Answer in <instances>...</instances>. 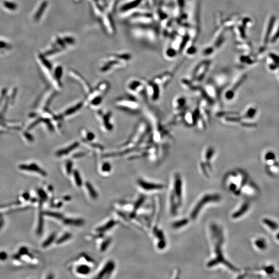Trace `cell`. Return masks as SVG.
<instances>
[{"label": "cell", "instance_id": "obj_1", "mask_svg": "<svg viewBox=\"0 0 279 279\" xmlns=\"http://www.w3.org/2000/svg\"><path fill=\"white\" fill-rule=\"evenodd\" d=\"M209 237L210 246V256L207 261V268H213L219 265L235 270L236 268L229 263L223 253L224 235L223 230L216 223H211L209 227Z\"/></svg>", "mask_w": 279, "mask_h": 279}, {"label": "cell", "instance_id": "obj_2", "mask_svg": "<svg viewBox=\"0 0 279 279\" xmlns=\"http://www.w3.org/2000/svg\"><path fill=\"white\" fill-rule=\"evenodd\" d=\"M183 180L181 174H173L168 198L169 213L172 216H177L183 206L184 200Z\"/></svg>", "mask_w": 279, "mask_h": 279}, {"label": "cell", "instance_id": "obj_3", "mask_svg": "<svg viewBox=\"0 0 279 279\" xmlns=\"http://www.w3.org/2000/svg\"><path fill=\"white\" fill-rule=\"evenodd\" d=\"M151 132V126L149 122L145 120H141L136 125L134 130L127 141L123 145L124 154L134 152L145 141Z\"/></svg>", "mask_w": 279, "mask_h": 279}, {"label": "cell", "instance_id": "obj_4", "mask_svg": "<svg viewBox=\"0 0 279 279\" xmlns=\"http://www.w3.org/2000/svg\"><path fill=\"white\" fill-rule=\"evenodd\" d=\"M221 196L215 192H208L203 194L196 202L191 209L189 215L186 217L190 223L198 219L203 210L208 205L218 203L221 200Z\"/></svg>", "mask_w": 279, "mask_h": 279}, {"label": "cell", "instance_id": "obj_5", "mask_svg": "<svg viewBox=\"0 0 279 279\" xmlns=\"http://www.w3.org/2000/svg\"><path fill=\"white\" fill-rule=\"evenodd\" d=\"M216 152V148L212 145H207L202 151L198 167L202 175L207 179H209L213 174V162Z\"/></svg>", "mask_w": 279, "mask_h": 279}, {"label": "cell", "instance_id": "obj_6", "mask_svg": "<svg viewBox=\"0 0 279 279\" xmlns=\"http://www.w3.org/2000/svg\"><path fill=\"white\" fill-rule=\"evenodd\" d=\"M246 176L239 171H233L225 175L223 183L225 187L232 193L239 196L246 183Z\"/></svg>", "mask_w": 279, "mask_h": 279}, {"label": "cell", "instance_id": "obj_7", "mask_svg": "<svg viewBox=\"0 0 279 279\" xmlns=\"http://www.w3.org/2000/svg\"><path fill=\"white\" fill-rule=\"evenodd\" d=\"M118 105L121 109L132 114H138L141 111L139 102L133 96H125L118 100Z\"/></svg>", "mask_w": 279, "mask_h": 279}, {"label": "cell", "instance_id": "obj_8", "mask_svg": "<svg viewBox=\"0 0 279 279\" xmlns=\"http://www.w3.org/2000/svg\"><path fill=\"white\" fill-rule=\"evenodd\" d=\"M209 62H204L196 66L192 71L191 79L198 85H201L205 80L210 67Z\"/></svg>", "mask_w": 279, "mask_h": 279}, {"label": "cell", "instance_id": "obj_9", "mask_svg": "<svg viewBox=\"0 0 279 279\" xmlns=\"http://www.w3.org/2000/svg\"><path fill=\"white\" fill-rule=\"evenodd\" d=\"M137 184L140 188L147 193L159 192L165 188V186L163 183L143 178H139L137 180Z\"/></svg>", "mask_w": 279, "mask_h": 279}, {"label": "cell", "instance_id": "obj_10", "mask_svg": "<svg viewBox=\"0 0 279 279\" xmlns=\"http://www.w3.org/2000/svg\"><path fill=\"white\" fill-rule=\"evenodd\" d=\"M145 82L147 97L152 102H158L161 95V87L152 80L145 81Z\"/></svg>", "mask_w": 279, "mask_h": 279}, {"label": "cell", "instance_id": "obj_11", "mask_svg": "<svg viewBox=\"0 0 279 279\" xmlns=\"http://www.w3.org/2000/svg\"><path fill=\"white\" fill-rule=\"evenodd\" d=\"M127 89L131 93L135 95H146L145 81L139 79L131 80L128 83Z\"/></svg>", "mask_w": 279, "mask_h": 279}, {"label": "cell", "instance_id": "obj_12", "mask_svg": "<svg viewBox=\"0 0 279 279\" xmlns=\"http://www.w3.org/2000/svg\"><path fill=\"white\" fill-rule=\"evenodd\" d=\"M199 116L198 105L192 110L187 109L185 111L183 118V124L188 127H196V121Z\"/></svg>", "mask_w": 279, "mask_h": 279}, {"label": "cell", "instance_id": "obj_13", "mask_svg": "<svg viewBox=\"0 0 279 279\" xmlns=\"http://www.w3.org/2000/svg\"><path fill=\"white\" fill-rule=\"evenodd\" d=\"M188 99L183 95H178L173 100L172 109L174 114L183 112L188 108Z\"/></svg>", "mask_w": 279, "mask_h": 279}, {"label": "cell", "instance_id": "obj_14", "mask_svg": "<svg viewBox=\"0 0 279 279\" xmlns=\"http://www.w3.org/2000/svg\"><path fill=\"white\" fill-rule=\"evenodd\" d=\"M173 77V73L171 71H167L158 74L152 78V80L159 85L160 87H161L162 89H164L167 87L169 84L170 83Z\"/></svg>", "mask_w": 279, "mask_h": 279}, {"label": "cell", "instance_id": "obj_15", "mask_svg": "<svg viewBox=\"0 0 279 279\" xmlns=\"http://www.w3.org/2000/svg\"><path fill=\"white\" fill-rule=\"evenodd\" d=\"M115 268V264L113 261H109L107 262L105 266L103 267L102 270L99 272L97 278L101 279L104 277L105 275L110 274Z\"/></svg>", "mask_w": 279, "mask_h": 279}, {"label": "cell", "instance_id": "obj_16", "mask_svg": "<svg viewBox=\"0 0 279 279\" xmlns=\"http://www.w3.org/2000/svg\"><path fill=\"white\" fill-rule=\"evenodd\" d=\"M249 204L247 202H245L243 203V204L239 207L237 210H235L234 212H233L232 214V217L233 219H238L241 216H243L245 212H246L249 208Z\"/></svg>", "mask_w": 279, "mask_h": 279}, {"label": "cell", "instance_id": "obj_17", "mask_svg": "<svg viewBox=\"0 0 279 279\" xmlns=\"http://www.w3.org/2000/svg\"><path fill=\"white\" fill-rule=\"evenodd\" d=\"M20 168L24 170L34 171L35 172L40 174L42 176H46L47 175V173L45 172V171L40 169V167H38L36 165H35V164H32L29 165H22L20 167Z\"/></svg>", "mask_w": 279, "mask_h": 279}, {"label": "cell", "instance_id": "obj_18", "mask_svg": "<svg viewBox=\"0 0 279 279\" xmlns=\"http://www.w3.org/2000/svg\"><path fill=\"white\" fill-rule=\"evenodd\" d=\"M63 222L64 224L71 226L75 227H81L85 223L84 220L82 219H73V218H65L64 219Z\"/></svg>", "mask_w": 279, "mask_h": 279}, {"label": "cell", "instance_id": "obj_19", "mask_svg": "<svg viewBox=\"0 0 279 279\" xmlns=\"http://www.w3.org/2000/svg\"><path fill=\"white\" fill-rule=\"evenodd\" d=\"M116 224V221L114 220H111L103 226L99 227L98 228H97L96 230L97 232L102 233L103 232H107L108 230H110L113 227H114Z\"/></svg>", "mask_w": 279, "mask_h": 279}, {"label": "cell", "instance_id": "obj_20", "mask_svg": "<svg viewBox=\"0 0 279 279\" xmlns=\"http://www.w3.org/2000/svg\"><path fill=\"white\" fill-rule=\"evenodd\" d=\"M85 186L91 198H92V199H97L98 198V194L92 185L89 182H86L85 183Z\"/></svg>", "mask_w": 279, "mask_h": 279}, {"label": "cell", "instance_id": "obj_21", "mask_svg": "<svg viewBox=\"0 0 279 279\" xmlns=\"http://www.w3.org/2000/svg\"><path fill=\"white\" fill-rule=\"evenodd\" d=\"M76 271L82 275H86L91 272V268L86 265H81L77 268Z\"/></svg>", "mask_w": 279, "mask_h": 279}, {"label": "cell", "instance_id": "obj_22", "mask_svg": "<svg viewBox=\"0 0 279 279\" xmlns=\"http://www.w3.org/2000/svg\"><path fill=\"white\" fill-rule=\"evenodd\" d=\"M263 223L272 230H275L279 227V225L277 224V223L270 219H264L263 220Z\"/></svg>", "mask_w": 279, "mask_h": 279}, {"label": "cell", "instance_id": "obj_23", "mask_svg": "<svg viewBox=\"0 0 279 279\" xmlns=\"http://www.w3.org/2000/svg\"><path fill=\"white\" fill-rule=\"evenodd\" d=\"M275 20V18L273 17H272L271 19H270V21H269L267 31L266 34V36H265V44H266L268 42V39L269 38L270 34L271 33L272 30V28L274 27Z\"/></svg>", "mask_w": 279, "mask_h": 279}, {"label": "cell", "instance_id": "obj_24", "mask_svg": "<svg viewBox=\"0 0 279 279\" xmlns=\"http://www.w3.org/2000/svg\"><path fill=\"white\" fill-rule=\"evenodd\" d=\"M56 235L55 233L51 234L47 239H45V241H44L43 243H42V246L44 248L49 246L50 245H51L54 242L55 239L56 238Z\"/></svg>", "mask_w": 279, "mask_h": 279}, {"label": "cell", "instance_id": "obj_25", "mask_svg": "<svg viewBox=\"0 0 279 279\" xmlns=\"http://www.w3.org/2000/svg\"><path fill=\"white\" fill-rule=\"evenodd\" d=\"M256 247L260 250H264L267 246L266 240L263 238H259L255 241Z\"/></svg>", "mask_w": 279, "mask_h": 279}, {"label": "cell", "instance_id": "obj_26", "mask_svg": "<svg viewBox=\"0 0 279 279\" xmlns=\"http://www.w3.org/2000/svg\"><path fill=\"white\" fill-rule=\"evenodd\" d=\"M77 146H78V143H74V144L71 145V146H69L68 148L64 149H62L61 151L58 152H57V155L59 156V157L64 156V155H65L67 154L69 152H71V150H73L74 149L77 147Z\"/></svg>", "mask_w": 279, "mask_h": 279}, {"label": "cell", "instance_id": "obj_27", "mask_svg": "<svg viewBox=\"0 0 279 279\" xmlns=\"http://www.w3.org/2000/svg\"><path fill=\"white\" fill-rule=\"evenodd\" d=\"M71 237H72V235H71V233L67 232V233H65V234H64L60 238H58L56 240V243L57 245H61L63 243H65V241L68 240Z\"/></svg>", "mask_w": 279, "mask_h": 279}, {"label": "cell", "instance_id": "obj_28", "mask_svg": "<svg viewBox=\"0 0 279 279\" xmlns=\"http://www.w3.org/2000/svg\"><path fill=\"white\" fill-rule=\"evenodd\" d=\"M43 215H44V213L43 214L40 213L39 217L38 227H37V233L38 235H42V231H43V227H44V218L42 217Z\"/></svg>", "mask_w": 279, "mask_h": 279}, {"label": "cell", "instance_id": "obj_29", "mask_svg": "<svg viewBox=\"0 0 279 279\" xmlns=\"http://www.w3.org/2000/svg\"><path fill=\"white\" fill-rule=\"evenodd\" d=\"M73 175H74V181L76 183L77 186L78 187H81L83 182H82L81 177L80 176L79 172L77 170H74L73 172Z\"/></svg>", "mask_w": 279, "mask_h": 279}, {"label": "cell", "instance_id": "obj_30", "mask_svg": "<svg viewBox=\"0 0 279 279\" xmlns=\"http://www.w3.org/2000/svg\"><path fill=\"white\" fill-rule=\"evenodd\" d=\"M44 215L49 216L51 218H54L57 219H63V215L59 212H44Z\"/></svg>", "mask_w": 279, "mask_h": 279}, {"label": "cell", "instance_id": "obj_31", "mask_svg": "<svg viewBox=\"0 0 279 279\" xmlns=\"http://www.w3.org/2000/svg\"><path fill=\"white\" fill-rule=\"evenodd\" d=\"M111 243V240L110 238H108L102 242V245L100 246V250L102 252H105L107 249L108 248L109 246Z\"/></svg>", "mask_w": 279, "mask_h": 279}, {"label": "cell", "instance_id": "obj_32", "mask_svg": "<svg viewBox=\"0 0 279 279\" xmlns=\"http://www.w3.org/2000/svg\"><path fill=\"white\" fill-rule=\"evenodd\" d=\"M37 193L42 201L45 202L47 200L48 196L46 192L42 189H39L37 191Z\"/></svg>", "mask_w": 279, "mask_h": 279}, {"label": "cell", "instance_id": "obj_33", "mask_svg": "<svg viewBox=\"0 0 279 279\" xmlns=\"http://www.w3.org/2000/svg\"><path fill=\"white\" fill-rule=\"evenodd\" d=\"M111 170L110 164L108 162L103 163L102 166V170L103 172H109Z\"/></svg>", "mask_w": 279, "mask_h": 279}, {"label": "cell", "instance_id": "obj_34", "mask_svg": "<svg viewBox=\"0 0 279 279\" xmlns=\"http://www.w3.org/2000/svg\"><path fill=\"white\" fill-rule=\"evenodd\" d=\"M73 164L72 162L71 161H68L66 162V172L67 174H70L72 172V168H73Z\"/></svg>", "mask_w": 279, "mask_h": 279}, {"label": "cell", "instance_id": "obj_35", "mask_svg": "<svg viewBox=\"0 0 279 279\" xmlns=\"http://www.w3.org/2000/svg\"><path fill=\"white\" fill-rule=\"evenodd\" d=\"M8 257V254L5 252H0V260L4 261Z\"/></svg>", "mask_w": 279, "mask_h": 279}, {"label": "cell", "instance_id": "obj_36", "mask_svg": "<svg viewBox=\"0 0 279 279\" xmlns=\"http://www.w3.org/2000/svg\"><path fill=\"white\" fill-rule=\"evenodd\" d=\"M27 249L26 247H22L20 249V251H19V253L20 254H27L28 253V251H27Z\"/></svg>", "mask_w": 279, "mask_h": 279}, {"label": "cell", "instance_id": "obj_37", "mask_svg": "<svg viewBox=\"0 0 279 279\" xmlns=\"http://www.w3.org/2000/svg\"><path fill=\"white\" fill-rule=\"evenodd\" d=\"M279 38V30H277V33H276V34H275L274 35V37L272 38V42H275V41L277 40V39H278V38Z\"/></svg>", "mask_w": 279, "mask_h": 279}, {"label": "cell", "instance_id": "obj_38", "mask_svg": "<svg viewBox=\"0 0 279 279\" xmlns=\"http://www.w3.org/2000/svg\"><path fill=\"white\" fill-rule=\"evenodd\" d=\"M22 196L25 200H28L30 199V195L28 193H24L22 195Z\"/></svg>", "mask_w": 279, "mask_h": 279}, {"label": "cell", "instance_id": "obj_39", "mask_svg": "<svg viewBox=\"0 0 279 279\" xmlns=\"http://www.w3.org/2000/svg\"><path fill=\"white\" fill-rule=\"evenodd\" d=\"M64 199H66V201H69V200L71 199V198L70 197V196H66V197H65V198H64Z\"/></svg>", "mask_w": 279, "mask_h": 279}, {"label": "cell", "instance_id": "obj_40", "mask_svg": "<svg viewBox=\"0 0 279 279\" xmlns=\"http://www.w3.org/2000/svg\"><path fill=\"white\" fill-rule=\"evenodd\" d=\"M276 238H277V240H279V233H278V234L277 235V236H276Z\"/></svg>", "mask_w": 279, "mask_h": 279}]
</instances>
